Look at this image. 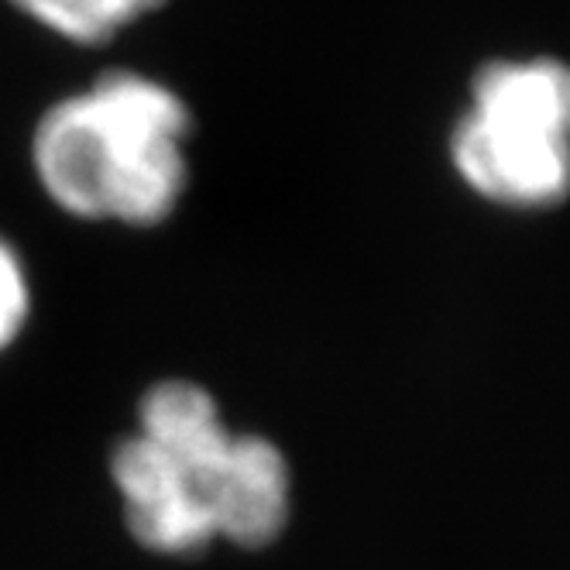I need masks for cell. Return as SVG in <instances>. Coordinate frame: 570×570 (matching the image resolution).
Masks as SVG:
<instances>
[{"label":"cell","instance_id":"6da1fadb","mask_svg":"<svg viewBox=\"0 0 570 570\" xmlns=\"http://www.w3.org/2000/svg\"><path fill=\"white\" fill-rule=\"evenodd\" d=\"M110 478L138 547L199 557L214 543L272 547L293 512L289 461L268 436L237 433L217 399L189 379H161L135 430L114 443Z\"/></svg>","mask_w":570,"mask_h":570},{"label":"cell","instance_id":"7a4b0ae2","mask_svg":"<svg viewBox=\"0 0 570 570\" xmlns=\"http://www.w3.org/2000/svg\"><path fill=\"white\" fill-rule=\"evenodd\" d=\"M193 110L161 79L104 69L31 128V173L66 217L151 230L189 189Z\"/></svg>","mask_w":570,"mask_h":570},{"label":"cell","instance_id":"3957f363","mask_svg":"<svg viewBox=\"0 0 570 570\" xmlns=\"http://www.w3.org/2000/svg\"><path fill=\"white\" fill-rule=\"evenodd\" d=\"M451 166L492 207L553 210L570 196V62L553 56L492 59L471 76L454 120Z\"/></svg>","mask_w":570,"mask_h":570},{"label":"cell","instance_id":"277c9868","mask_svg":"<svg viewBox=\"0 0 570 570\" xmlns=\"http://www.w3.org/2000/svg\"><path fill=\"white\" fill-rule=\"evenodd\" d=\"M8 4L62 42L94 49L155 14L166 0H8Z\"/></svg>","mask_w":570,"mask_h":570},{"label":"cell","instance_id":"5b68a950","mask_svg":"<svg viewBox=\"0 0 570 570\" xmlns=\"http://www.w3.org/2000/svg\"><path fill=\"white\" fill-rule=\"evenodd\" d=\"M31 275L14 244L0 234V354L11 351L31 320Z\"/></svg>","mask_w":570,"mask_h":570}]
</instances>
